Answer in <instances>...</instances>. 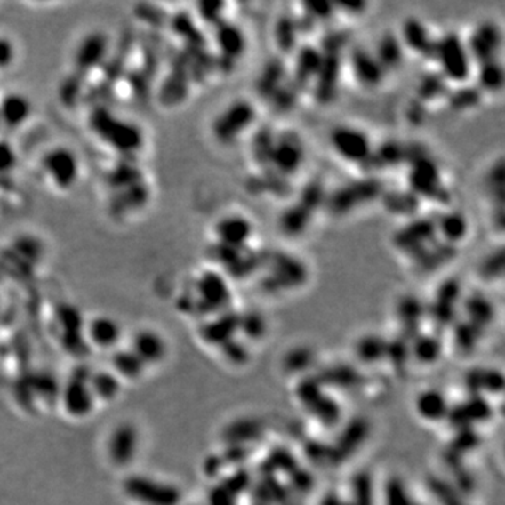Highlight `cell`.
<instances>
[{
    "instance_id": "obj_1",
    "label": "cell",
    "mask_w": 505,
    "mask_h": 505,
    "mask_svg": "<svg viewBox=\"0 0 505 505\" xmlns=\"http://www.w3.org/2000/svg\"><path fill=\"white\" fill-rule=\"evenodd\" d=\"M432 60L448 84H465L473 79L475 63L466 47L465 37L456 31H446L437 38Z\"/></svg>"
},
{
    "instance_id": "obj_2",
    "label": "cell",
    "mask_w": 505,
    "mask_h": 505,
    "mask_svg": "<svg viewBox=\"0 0 505 505\" xmlns=\"http://www.w3.org/2000/svg\"><path fill=\"white\" fill-rule=\"evenodd\" d=\"M261 269H266L263 285L273 293L300 290L310 276L309 267L302 257L284 250L264 256Z\"/></svg>"
},
{
    "instance_id": "obj_3",
    "label": "cell",
    "mask_w": 505,
    "mask_h": 505,
    "mask_svg": "<svg viewBox=\"0 0 505 505\" xmlns=\"http://www.w3.org/2000/svg\"><path fill=\"white\" fill-rule=\"evenodd\" d=\"M332 152L344 164L365 169L371 164L375 143L361 126L354 124H337L329 132Z\"/></svg>"
},
{
    "instance_id": "obj_4",
    "label": "cell",
    "mask_w": 505,
    "mask_h": 505,
    "mask_svg": "<svg viewBox=\"0 0 505 505\" xmlns=\"http://www.w3.org/2000/svg\"><path fill=\"white\" fill-rule=\"evenodd\" d=\"M259 120L257 106L247 99H237L223 107L213 118L212 137L222 145H233L246 137Z\"/></svg>"
},
{
    "instance_id": "obj_5",
    "label": "cell",
    "mask_w": 505,
    "mask_h": 505,
    "mask_svg": "<svg viewBox=\"0 0 505 505\" xmlns=\"http://www.w3.org/2000/svg\"><path fill=\"white\" fill-rule=\"evenodd\" d=\"M407 188L420 201H437V204L448 203L451 200L449 187H446L441 167L434 157L429 155H420L409 162V173H407Z\"/></svg>"
},
{
    "instance_id": "obj_6",
    "label": "cell",
    "mask_w": 505,
    "mask_h": 505,
    "mask_svg": "<svg viewBox=\"0 0 505 505\" xmlns=\"http://www.w3.org/2000/svg\"><path fill=\"white\" fill-rule=\"evenodd\" d=\"M383 193L385 189L379 180L373 177L356 180L339 187L332 194H327L325 208L327 206L334 216L349 215L373 201L381 200Z\"/></svg>"
},
{
    "instance_id": "obj_7",
    "label": "cell",
    "mask_w": 505,
    "mask_h": 505,
    "mask_svg": "<svg viewBox=\"0 0 505 505\" xmlns=\"http://www.w3.org/2000/svg\"><path fill=\"white\" fill-rule=\"evenodd\" d=\"M305 160V142L300 133L295 131H278L267 169L284 179H288L302 169Z\"/></svg>"
},
{
    "instance_id": "obj_8",
    "label": "cell",
    "mask_w": 505,
    "mask_h": 505,
    "mask_svg": "<svg viewBox=\"0 0 505 505\" xmlns=\"http://www.w3.org/2000/svg\"><path fill=\"white\" fill-rule=\"evenodd\" d=\"M437 240L436 220L420 215L407 220L392 236L396 252H399L407 260L416 257Z\"/></svg>"
},
{
    "instance_id": "obj_9",
    "label": "cell",
    "mask_w": 505,
    "mask_h": 505,
    "mask_svg": "<svg viewBox=\"0 0 505 505\" xmlns=\"http://www.w3.org/2000/svg\"><path fill=\"white\" fill-rule=\"evenodd\" d=\"M41 172L53 188L67 191L76 186L80 177V160L70 148L55 147L41 159Z\"/></svg>"
},
{
    "instance_id": "obj_10",
    "label": "cell",
    "mask_w": 505,
    "mask_h": 505,
    "mask_svg": "<svg viewBox=\"0 0 505 505\" xmlns=\"http://www.w3.org/2000/svg\"><path fill=\"white\" fill-rule=\"evenodd\" d=\"M124 492L142 505H179L181 502V492L177 485L150 476H130L124 482Z\"/></svg>"
},
{
    "instance_id": "obj_11",
    "label": "cell",
    "mask_w": 505,
    "mask_h": 505,
    "mask_svg": "<svg viewBox=\"0 0 505 505\" xmlns=\"http://www.w3.org/2000/svg\"><path fill=\"white\" fill-rule=\"evenodd\" d=\"M465 43L475 67L487 60H500L504 43L501 27L493 20L479 21L465 37Z\"/></svg>"
},
{
    "instance_id": "obj_12",
    "label": "cell",
    "mask_w": 505,
    "mask_h": 505,
    "mask_svg": "<svg viewBox=\"0 0 505 505\" xmlns=\"http://www.w3.org/2000/svg\"><path fill=\"white\" fill-rule=\"evenodd\" d=\"M196 293L198 302L208 312L228 310L232 301V290L225 273L206 269L196 279Z\"/></svg>"
},
{
    "instance_id": "obj_13",
    "label": "cell",
    "mask_w": 505,
    "mask_h": 505,
    "mask_svg": "<svg viewBox=\"0 0 505 505\" xmlns=\"http://www.w3.org/2000/svg\"><path fill=\"white\" fill-rule=\"evenodd\" d=\"M256 233V225L249 215L229 212L220 216L213 225L216 243L232 249H247Z\"/></svg>"
},
{
    "instance_id": "obj_14",
    "label": "cell",
    "mask_w": 505,
    "mask_h": 505,
    "mask_svg": "<svg viewBox=\"0 0 505 505\" xmlns=\"http://www.w3.org/2000/svg\"><path fill=\"white\" fill-rule=\"evenodd\" d=\"M397 34L405 52H412L424 60H432L438 36H434L426 21L416 16L407 17L403 20Z\"/></svg>"
},
{
    "instance_id": "obj_15",
    "label": "cell",
    "mask_w": 505,
    "mask_h": 505,
    "mask_svg": "<svg viewBox=\"0 0 505 505\" xmlns=\"http://www.w3.org/2000/svg\"><path fill=\"white\" fill-rule=\"evenodd\" d=\"M140 434L132 422H121L107 439V455L116 466H128L137 458Z\"/></svg>"
},
{
    "instance_id": "obj_16",
    "label": "cell",
    "mask_w": 505,
    "mask_h": 505,
    "mask_svg": "<svg viewBox=\"0 0 505 505\" xmlns=\"http://www.w3.org/2000/svg\"><path fill=\"white\" fill-rule=\"evenodd\" d=\"M349 67L357 84L365 89H376L385 80V69L368 48L357 47L349 51Z\"/></svg>"
},
{
    "instance_id": "obj_17",
    "label": "cell",
    "mask_w": 505,
    "mask_h": 505,
    "mask_svg": "<svg viewBox=\"0 0 505 505\" xmlns=\"http://www.w3.org/2000/svg\"><path fill=\"white\" fill-rule=\"evenodd\" d=\"M485 193L492 204L493 227L499 228V232L504 229V201H505V169L504 159L501 156L490 164L485 180Z\"/></svg>"
},
{
    "instance_id": "obj_18",
    "label": "cell",
    "mask_w": 505,
    "mask_h": 505,
    "mask_svg": "<svg viewBox=\"0 0 505 505\" xmlns=\"http://www.w3.org/2000/svg\"><path fill=\"white\" fill-rule=\"evenodd\" d=\"M436 220L437 236L442 243L458 249L470 235V220L468 215L459 210H446L434 218Z\"/></svg>"
},
{
    "instance_id": "obj_19",
    "label": "cell",
    "mask_w": 505,
    "mask_h": 505,
    "mask_svg": "<svg viewBox=\"0 0 505 505\" xmlns=\"http://www.w3.org/2000/svg\"><path fill=\"white\" fill-rule=\"evenodd\" d=\"M63 409L72 417H86L93 412L96 405L93 393L90 390L89 382L80 379H70L60 390Z\"/></svg>"
},
{
    "instance_id": "obj_20",
    "label": "cell",
    "mask_w": 505,
    "mask_h": 505,
    "mask_svg": "<svg viewBox=\"0 0 505 505\" xmlns=\"http://www.w3.org/2000/svg\"><path fill=\"white\" fill-rule=\"evenodd\" d=\"M131 349L145 365H156L162 363L169 351L164 337L150 329L140 330L133 336Z\"/></svg>"
},
{
    "instance_id": "obj_21",
    "label": "cell",
    "mask_w": 505,
    "mask_h": 505,
    "mask_svg": "<svg viewBox=\"0 0 505 505\" xmlns=\"http://www.w3.org/2000/svg\"><path fill=\"white\" fill-rule=\"evenodd\" d=\"M341 57L339 55H325L319 74L313 80L316 100L322 104H329L336 96L339 89L340 72H341Z\"/></svg>"
},
{
    "instance_id": "obj_22",
    "label": "cell",
    "mask_w": 505,
    "mask_h": 505,
    "mask_svg": "<svg viewBox=\"0 0 505 505\" xmlns=\"http://www.w3.org/2000/svg\"><path fill=\"white\" fill-rule=\"evenodd\" d=\"M325 60V53L315 45H301L295 51V63H293V82L298 86H308L319 74Z\"/></svg>"
},
{
    "instance_id": "obj_23",
    "label": "cell",
    "mask_w": 505,
    "mask_h": 505,
    "mask_svg": "<svg viewBox=\"0 0 505 505\" xmlns=\"http://www.w3.org/2000/svg\"><path fill=\"white\" fill-rule=\"evenodd\" d=\"M215 43L222 57L229 60H239L246 52L247 36L239 24L225 20L215 27Z\"/></svg>"
},
{
    "instance_id": "obj_24",
    "label": "cell",
    "mask_w": 505,
    "mask_h": 505,
    "mask_svg": "<svg viewBox=\"0 0 505 505\" xmlns=\"http://www.w3.org/2000/svg\"><path fill=\"white\" fill-rule=\"evenodd\" d=\"M315 215L316 212L312 208L301 203L300 200H296L295 203L286 206L283 213L279 215V230L291 239L301 237L309 229Z\"/></svg>"
},
{
    "instance_id": "obj_25",
    "label": "cell",
    "mask_w": 505,
    "mask_h": 505,
    "mask_svg": "<svg viewBox=\"0 0 505 505\" xmlns=\"http://www.w3.org/2000/svg\"><path fill=\"white\" fill-rule=\"evenodd\" d=\"M373 55L379 63L382 65L386 74L392 70L399 69L405 62V50L400 41L397 33H383L376 43L375 50H373Z\"/></svg>"
},
{
    "instance_id": "obj_26",
    "label": "cell",
    "mask_w": 505,
    "mask_h": 505,
    "mask_svg": "<svg viewBox=\"0 0 505 505\" xmlns=\"http://www.w3.org/2000/svg\"><path fill=\"white\" fill-rule=\"evenodd\" d=\"M456 250L458 249L448 246L445 243H442L441 240H437V242L432 243L431 246L427 247L424 252H420L416 257H413L410 260V263L420 273H432V271H436V269L451 263L453 257L456 256Z\"/></svg>"
},
{
    "instance_id": "obj_27",
    "label": "cell",
    "mask_w": 505,
    "mask_h": 505,
    "mask_svg": "<svg viewBox=\"0 0 505 505\" xmlns=\"http://www.w3.org/2000/svg\"><path fill=\"white\" fill-rule=\"evenodd\" d=\"M381 201L390 215L405 218V220H412L419 215L420 205H421L419 196H414L409 188L388 189V191L385 189Z\"/></svg>"
},
{
    "instance_id": "obj_28",
    "label": "cell",
    "mask_w": 505,
    "mask_h": 505,
    "mask_svg": "<svg viewBox=\"0 0 505 505\" xmlns=\"http://www.w3.org/2000/svg\"><path fill=\"white\" fill-rule=\"evenodd\" d=\"M121 334H123V329H121L120 323L110 316H97L87 327V336L90 341L100 349H114L120 342Z\"/></svg>"
},
{
    "instance_id": "obj_29",
    "label": "cell",
    "mask_w": 505,
    "mask_h": 505,
    "mask_svg": "<svg viewBox=\"0 0 505 505\" xmlns=\"http://www.w3.org/2000/svg\"><path fill=\"white\" fill-rule=\"evenodd\" d=\"M30 116L31 103L21 94H7L4 100L0 101V125L16 130L23 126Z\"/></svg>"
},
{
    "instance_id": "obj_30",
    "label": "cell",
    "mask_w": 505,
    "mask_h": 505,
    "mask_svg": "<svg viewBox=\"0 0 505 505\" xmlns=\"http://www.w3.org/2000/svg\"><path fill=\"white\" fill-rule=\"evenodd\" d=\"M473 77L483 94H499L504 87L505 72L501 60H493L476 65Z\"/></svg>"
},
{
    "instance_id": "obj_31",
    "label": "cell",
    "mask_w": 505,
    "mask_h": 505,
    "mask_svg": "<svg viewBox=\"0 0 505 505\" xmlns=\"http://www.w3.org/2000/svg\"><path fill=\"white\" fill-rule=\"evenodd\" d=\"M286 82V67L283 60L273 58L264 65L256 80L257 93L269 99Z\"/></svg>"
},
{
    "instance_id": "obj_32",
    "label": "cell",
    "mask_w": 505,
    "mask_h": 505,
    "mask_svg": "<svg viewBox=\"0 0 505 505\" xmlns=\"http://www.w3.org/2000/svg\"><path fill=\"white\" fill-rule=\"evenodd\" d=\"M416 100L421 101L422 104L436 103L438 100H446L449 92H451V84L448 80L436 72H427L424 76L420 77L419 84L416 87Z\"/></svg>"
},
{
    "instance_id": "obj_33",
    "label": "cell",
    "mask_w": 505,
    "mask_h": 505,
    "mask_svg": "<svg viewBox=\"0 0 505 505\" xmlns=\"http://www.w3.org/2000/svg\"><path fill=\"white\" fill-rule=\"evenodd\" d=\"M300 24L298 19L291 14H281L274 27V41L281 52L291 53L298 50L300 41Z\"/></svg>"
},
{
    "instance_id": "obj_34",
    "label": "cell",
    "mask_w": 505,
    "mask_h": 505,
    "mask_svg": "<svg viewBox=\"0 0 505 505\" xmlns=\"http://www.w3.org/2000/svg\"><path fill=\"white\" fill-rule=\"evenodd\" d=\"M485 94L477 89L476 84H459L458 89L451 90L446 97V104L451 107V110L456 113H465L473 111L482 104Z\"/></svg>"
},
{
    "instance_id": "obj_35",
    "label": "cell",
    "mask_w": 505,
    "mask_h": 505,
    "mask_svg": "<svg viewBox=\"0 0 505 505\" xmlns=\"http://www.w3.org/2000/svg\"><path fill=\"white\" fill-rule=\"evenodd\" d=\"M89 386L94 399L104 400V402L116 399L121 390L120 378L113 371L92 373Z\"/></svg>"
},
{
    "instance_id": "obj_36",
    "label": "cell",
    "mask_w": 505,
    "mask_h": 505,
    "mask_svg": "<svg viewBox=\"0 0 505 505\" xmlns=\"http://www.w3.org/2000/svg\"><path fill=\"white\" fill-rule=\"evenodd\" d=\"M405 145L389 140L381 145V148L375 147L369 166L382 167V170H385L388 167L399 166L400 164H405Z\"/></svg>"
},
{
    "instance_id": "obj_37",
    "label": "cell",
    "mask_w": 505,
    "mask_h": 505,
    "mask_svg": "<svg viewBox=\"0 0 505 505\" xmlns=\"http://www.w3.org/2000/svg\"><path fill=\"white\" fill-rule=\"evenodd\" d=\"M113 373L118 378L123 376L125 379H138L142 375L147 365L138 358L137 354L132 349H118L113 356Z\"/></svg>"
},
{
    "instance_id": "obj_38",
    "label": "cell",
    "mask_w": 505,
    "mask_h": 505,
    "mask_svg": "<svg viewBox=\"0 0 505 505\" xmlns=\"http://www.w3.org/2000/svg\"><path fill=\"white\" fill-rule=\"evenodd\" d=\"M276 135L277 131L269 130V128H260L252 133L250 153H252V160L263 169L269 167V155L276 142Z\"/></svg>"
},
{
    "instance_id": "obj_39",
    "label": "cell",
    "mask_w": 505,
    "mask_h": 505,
    "mask_svg": "<svg viewBox=\"0 0 505 505\" xmlns=\"http://www.w3.org/2000/svg\"><path fill=\"white\" fill-rule=\"evenodd\" d=\"M302 9L303 16L312 21L313 26L332 20L334 14H337L336 4L332 2H305Z\"/></svg>"
},
{
    "instance_id": "obj_40",
    "label": "cell",
    "mask_w": 505,
    "mask_h": 505,
    "mask_svg": "<svg viewBox=\"0 0 505 505\" xmlns=\"http://www.w3.org/2000/svg\"><path fill=\"white\" fill-rule=\"evenodd\" d=\"M480 276L485 279H495L504 273V252L502 247L492 250L483 257L479 264Z\"/></svg>"
},
{
    "instance_id": "obj_41",
    "label": "cell",
    "mask_w": 505,
    "mask_h": 505,
    "mask_svg": "<svg viewBox=\"0 0 505 505\" xmlns=\"http://www.w3.org/2000/svg\"><path fill=\"white\" fill-rule=\"evenodd\" d=\"M16 52L13 44L6 37H0V69H9L13 65Z\"/></svg>"
},
{
    "instance_id": "obj_42",
    "label": "cell",
    "mask_w": 505,
    "mask_h": 505,
    "mask_svg": "<svg viewBox=\"0 0 505 505\" xmlns=\"http://www.w3.org/2000/svg\"><path fill=\"white\" fill-rule=\"evenodd\" d=\"M337 13H344L349 17H361L368 11L369 4L356 2V4H336Z\"/></svg>"
}]
</instances>
